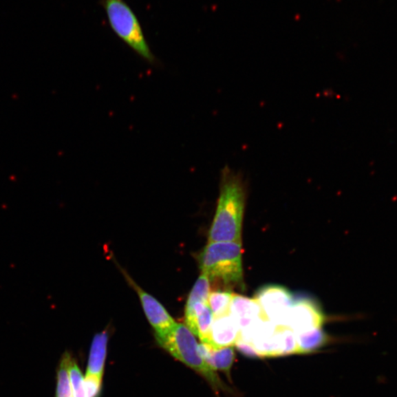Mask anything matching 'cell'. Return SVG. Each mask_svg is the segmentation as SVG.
Returning a JSON list of instances; mask_svg holds the SVG:
<instances>
[{
    "label": "cell",
    "mask_w": 397,
    "mask_h": 397,
    "mask_svg": "<svg viewBox=\"0 0 397 397\" xmlns=\"http://www.w3.org/2000/svg\"><path fill=\"white\" fill-rule=\"evenodd\" d=\"M246 187L241 174L226 166L222 171L220 192L208 243L242 242Z\"/></svg>",
    "instance_id": "obj_1"
},
{
    "label": "cell",
    "mask_w": 397,
    "mask_h": 397,
    "mask_svg": "<svg viewBox=\"0 0 397 397\" xmlns=\"http://www.w3.org/2000/svg\"><path fill=\"white\" fill-rule=\"evenodd\" d=\"M242 242L208 243L199 256L202 274L210 281L243 286Z\"/></svg>",
    "instance_id": "obj_2"
},
{
    "label": "cell",
    "mask_w": 397,
    "mask_h": 397,
    "mask_svg": "<svg viewBox=\"0 0 397 397\" xmlns=\"http://www.w3.org/2000/svg\"><path fill=\"white\" fill-rule=\"evenodd\" d=\"M109 23L125 45L147 63L155 65L156 57L150 49L140 23L125 0H100Z\"/></svg>",
    "instance_id": "obj_3"
},
{
    "label": "cell",
    "mask_w": 397,
    "mask_h": 397,
    "mask_svg": "<svg viewBox=\"0 0 397 397\" xmlns=\"http://www.w3.org/2000/svg\"><path fill=\"white\" fill-rule=\"evenodd\" d=\"M157 340L171 356L206 378L214 389L224 390V386L215 372L200 356L197 340L186 325L177 323L166 336Z\"/></svg>",
    "instance_id": "obj_4"
},
{
    "label": "cell",
    "mask_w": 397,
    "mask_h": 397,
    "mask_svg": "<svg viewBox=\"0 0 397 397\" xmlns=\"http://www.w3.org/2000/svg\"><path fill=\"white\" fill-rule=\"evenodd\" d=\"M261 308L265 318L276 325L286 326L294 297L281 286L269 285L259 288L254 298Z\"/></svg>",
    "instance_id": "obj_5"
},
{
    "label": "cell",
    "mask_w": 397,
    "mask_h": 397,
    "mask_svg": "<svg viewBox=\"0 0 397 397\" xmlns=\"http://www.w3.org/2000/svg\"><path fill=\"white\" fill-rule=\"evenodd\" d=\"M324 321L323 310L312 299L298 297L290 309L286 326L299 334L323 328Z\"/></svg>",
    "instance_id": "obj_6"
},
{
    "label": "cell",
    "mask_w": 397,
    "mask_h": 397,
    "mask_svg": "<svg viewBox=\"0 0 397 397\" xmlns=\"http://www.w3.org/2000/svg\"><path fill=\"white\" fill-rule=\"evenodd\" d=\"M133 286L144 310L146 316L155 332L156 339L166 336L177 324L166 308L158 300L138 286L132 279L127 277Z\"/></svg>",
    "instance_id": "obj_7"
},
{
    "label": "cell",
    "mask_w": 397,
    "mask_h": 397,
    "mask_svg": "<svg viewBox=\"0 0 397 397\" xmlns=\"http://www.w3.org/2000/svg\"><path fill=\"white\" fill-rule=\"evenodd\" d=\"M230 315L236 321L240 330L248 328L260 319L267 320L261 306L255 299L233 294Z\"/></svg>",
    "instance_id": "obj_8"
},
{
    "label": "cell",
    "mask_w": 397,
    "mask_h": 397,
    "mask_svg": "<svg viewBox=\"0 0 397 397\" xmlns=\"http://www.w3.org/2000/svg\"><path fill=\"white\" fill-rule=\"evenodd\" d=\"M240 336V328L229 314L214 319L206 343L216 347H228L235 345Z\"/></svg>",
    "instance_id": "obj_9"
},
{
    "label": "cell",
    "mask_w": 397,
    "mask_h": 397,
    "mask_svg": "<svg viewBox=\"0 0 397 397\" xmlns=\"http://www.w3.org/2000/svg\"><path fill=\"white\" fill-rule=\"evenodd\" d=\"M198 349L203 360L213 371L219 370L229 374L235 359L233 347H216L202 343Z\"/></svg>",
    "instance_id": "obj_10"
},
{
    "label": "cell",
    "mask_w": 397,
    "mask_h": 397,
    "mask_svg": "<svg viewBox=\"0 0 397 397\" xmlns=\"http://www.w3.org/2000/svg\"><path fill=\"white\" fill-rule=\"evenodd\" d=\"M109 334L106 331L99 332L93 339L87 374L103 377L108 346Z\"/></svg>",
    "instance_id": "obj_11"
},
{
    "label": "cell",
    "mask_w": 397,
    "mask_h": 397,
    "mask_svg": "<svg viewBox=\"0 0 397 397\" xmlns=\"http://www.w3.org/2000/svg\"><path fill=\"white\" fill-rule=\"evenodd\" d=\"M296 337L298 354L316 351L323 347L328 339L321 328L296 334Z\"/></svg>",
    "instance_id": "obj_12"
},
{
    "label": "cell",
    "mask_w": 397,
    "mask_h": 397,
    "mask_svg": "<svg viewBox=\"0 0 397 397\" xmlns=\"http://www.w3.org/2000/svg\"><path fill=\"white\" fill-rule=\"evenodd\" d=\"M276 343L277 356L297 353V342L295 332L287 326L277 325Z\"/></svg>",
    "instance_id": "obj_13"
},
{
    "label": "cell",
    "mask_w": 397,
    "mask_h": 397,
    "mask_svg": "<svg viewBox=\"0 0 397 397\" xmlns=\"http://www.w3.org/2000/svg\"><path fill=\"white\" fill-rule=\"evenodd\" d=\"M233 294L230 292L216 291L210 293L208 305L214 318L230 314V308Z\"/></svg>",
    "instance_id": "obj_14"
},
{
    "label": "cell",
    "mask_w": 397,
    "mask_h": 397,
    "mask_svg": "<svg viewBox=\"0 0 397 397\" xmlns=\"http://www.w3.org/2000/svg\"><path fill=\"white\" fill-rule=\"evenodd\" d=\"M72 357L68 352L63 356L57 374L56 397H73L69 375V365Z\"/></svg>",
    "instance_id": "obj_15"
},
{
    "label": "cell",
    "mask_w": 397,
    "mask_h": 397,
    "mask_svg": "<svg viewBox=\"0 0 397 397\" xmlns=\"http://www.w3.org/2000/svg\"><path fill=\"white\" fill-rule=\"evenodd\" d=\"M210 279L202 274L189 296L186 305L207 303L210 294Z\"/></svg>",
    "instance_id": "obj_16"
},
{
    "label": "cell",
    "mask_w": 397,
    "mask_h": 397,
    "mask_svg": "<svg viewBox=\"0 0 397 397\" xmlns=\"http://www.w3.org/2000/svg\"><path fill=\"white\" fill-rule=\"evenodd\" d=\"M69 375L73 397H87L84 389V378L78 365L71 358L69 365Z\"/></svg>",
    "instance_id": "obj_17"
},
{
    "label": "cell",
    "mask_w": 397,
    "mask_h": 397,
    "mask_svg": "<svg viewBox=\"0 0 397 397\" xmlns=\"http://www.w3.org/2000/svg\"><path fill=\"white\" fill-rule=\"evenodd\" d=\"M85 396L99 397L102 389V377L87 374L83 381Z\"/></svg>",
    "instance_id": "obj_18"
},
{
    "label": "cell",
    "mask_w": 397,
    "mask_h": 397,
    "mask_svg": "<svg viewBox=\"0 0 397 397\" xmlns=\"http://www.w3.org/2000/svg\"><path fill=\"white\" fill-rule=\"evenodd\" d=\"M236 348H237L243 355L248 357H259V354L256 352L255 349L248 342H246L242 340L240 337L238 339L237 341L235 342Z\"/></svg>",
    "instance_id": "obj_19"
}]
</instances>
